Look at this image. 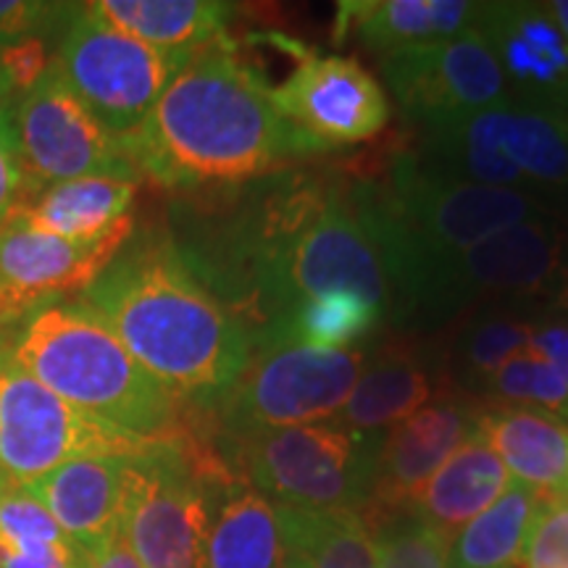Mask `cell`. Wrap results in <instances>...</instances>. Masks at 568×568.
<instances>
[{
	"instance_id": "obj_1",
	"label": "cell",
	"mask_w": 568,
	"mask_h": 568,
	"mask_svg": "<svg viewBox=\"0 0 568 568\" xmlns=\"http://www.w3.org/2000/svg\"><path fill=\"white\" fill-rule=\"evenodd\" d=\"M219 282L251 335L311 297L351 290L393 316V268L358 169H287L272 174L226 219Z\"/></svg>"
},
{
	"instance_id": "obj_2",
	"label": "cell",
	"mask_w": 568,
	"mask_h": 568,
	"mask_svg": "<svg viewBox=\"0 0 568 568\" xmlns=\"http://www.w3.org/2000/svg\"><path fill=\"white\" fill-rule=\"evenodd\" d=\"M124 142L140 180L166 190L234 187L326 153L274 109L230 34L190 55Z\"/></svg>"
},
{
	"instance_id": "obj_3",
	"label": "cell",
	"mask_w": 568,
	"mask_h": 568,
	"mask_svg": "<svg viewBox=\"0 0 568 568\" xmlns=\"http://www.w3.org/2000/svg\"><path fill=\"white\" fill-rule=\"evenodd\" d=\"M80 301L184 406L211 408L251 361V329L169 240L124 245Z\"/></svg>"
},
{
	"instance_id": "obj_4",
	"label": "cell",
	"mask_w": 568,
	"mask_h": 568,
	"mask_svg": "<svg viewBox=\"0 0 568 568\" xmlns=\"http://www.w3.org/2000/svg\"><path fill=\"white\" fill-rule=\"evenodd\" d=\"M48 389L98 422L145 439L190 437L184 403L142 368L95 311L77 301L27 311L0 343Z\"/></svg>"
},
{
	"instance_id": "obj_5",
	"label": "cell",
	"mask_w": 568,
	"mask_h": 568,
	"mask_svg": "<svg viewBox=\"0 0 568 568\" xmlns=\"http://www.w3.org/2000/svg\"><path fill=\"white\" fill-rule=\"evenodd\" d=\"M364 176L393 268V324L416 274L432 261L466 251L514 224L550 216L537 193L447 180L422 166L410 151L389 155L382 172Z\"/></svg>"
},
{
	"instance_id": "obj_6",
	"label": "cell",
	"mask_w": 568,
	"mask_h": 568,
	"mask_svg": "<svg viewBox=\"0 0 568 568\" xmlns=\"http://www.w3.org/2000/svg\"><path fill=\"white\" fill-rule=\"evenodd\" d=\"M468 305L568 308V234L552 216L531 219L432 261L408 287L395 324H439Z\"/></svg>"
},
{
	"instance_id": "obj_7",
	"label": "cell",
	"mask_w": 568,
	"mask_h": 568,
	"mask_svg": "<svg viewBox=\"0 0 568 568\" xmlns=\"http://www.w3.org/2000/svg\"><path fill=\"white\" fill-rule=\"evenodd\" d=\"M382 435H364L337 418L219 439L216 456L234 477L274 506L366 510Z\"/></svg>"
},
{
	"instance_id": "obj_8",
	"label": "cell",
	"mask_w": 568,
	"mask_h": 568,
	"mask_svg": "<svg viewBox=\"0 0 568 568\" xmlns=\"http://www.w3.org/2000/svg\"><path fill=\"white\" fill-rule=\"evenodd\" d=\"M230 471L193 437L163 439L126 464L122 539L142 568H209L211 481Z\"/></svg>"
},
{
	"instance_id": "obj_9",
	"label": "cell",
	"mask_w": 568,
	"mask_h": 568,
	"mask_svg": "<svg viewBox=\"0 0 568 568\" xmlns=\"http://www.w3.org/2000/svg\"><path fill=\"white\" fill-rule=\"evenodd\" d=\"M368 351H311L290 343H253L251 361L213 403L219 439L332 422L345 408Z\"/></svg>"
},
{
	"instance_id": "obj_10",
	"label": "cell",
	"mask_w": 568,
	"mask_h": 568,
	"mask_svg": "<svg viewBox=\"0 0 568 568\" xmlns=\"http://www.w3.org/2000/svg\"><path fill=\"white\" fill-rule=\"evenodd\" d=\"M163 439L98 422L48 389L0 347V471L30 485L77 458H134Z\"/></svg>"
},
{
	"instance_id": "obj_11",
	"label": "cell",
	"mask_w": 568,
	"mask_h": 568,
	"mask_svg": "<svg viewBox=\"0 0 568 568\" xmlns=\"http://www.w3.org/2000/svg\"><path fill=\"white\" fill-rule=\"evenodd\" d=\"M51 61L105 130L130 138L190 55L155 51L105 24L84 3L69 13L61 48Z\"/></svg>"
},
{
	"instance_id": "obj_12",
	"label": "cell",
	"mask_w": 568,
	"mask_h": 568,
	"mask_svg": "<svg viewBox=\"0 0 568 568\" xmlns=\"http://www.w3.org/2000/svg\"><path fill=\"white\" fill-rule=\"evenodd\" d=\"M13 130L30 195L82 176L140 182L124 138L92 116L53 61L13 98Z\"/></svg>"
},
{
	"instance_id": "obj_13",
	"label": "cell",
	"mask_w": 568,
	"mask_h": 568,
	"mask_svg": "<svg viewBox=\"0 0 568 568\" xmlns=\"http://www.w3.org/2000/svg\"><path fill=\"white\" fill-rule=\"evenodd\" d=\"M382 74L400 111L418 126L453 122L510 101L500 63L477 30L387 53Z\"/></svg>"
},
{
	"instance_id": "obj_14",
	"label": "cell",
	"mask_w": 568,
	"mask_h": 568,
	"mask_svg": "<svg viewBox=\"0 0 568 568\" xmlns=\"http://www.w3.org/2000/svg\"><path fill=\"white\" fill-rule=\"evenodd\" d=\"M274 109L322 151L366 142L389 122V98L353 55H314L272 90Z\"/></svg>"
},
{
	"instance_id": "obj_15",
	"label": "cell",
	"mask_w": 568,
	"mask_h": 568,
	"mask_svg": "<svg viewBox=\"0 0 568 568\" xmlns=\"http://www.w3.org/2000/svg\"><path fill=\"white\" fill-rule=\"evenodd\" d=\"M132 230L134 216H126L95 240H67L34 230L11 213L0 224V293L13 316L61 295H82L122 253Z\"/></svg>"
},
{
	"instance_id": "obj_16",
	"label": "cell",
	"mask_w": 568,
	"mask_h": 568,
	"mask_svg": "<svg viewBox=\"0 0 568 568\" xmlns=\"http://www.w3.org/2000/svg\"><path fill=\"white\" fill-rule=\"evenodd\" d=\"M481 403L466 395H443L382 435L376 450L372 497L364 514L372 524L406 514L432 474L460 445L477 437Z\"/></svg>"
},
{
	"instance_id": "obj_17",
	"label": "cell",
	"mask_w": 568,
	"mask_h": 568,
	"mask_svg": "<svg viewBox=\"0 0 568 568\" xmlns=\"http://www.w3.org/2000/svg\"><path fill=\"white\" fill-rule=\"evenodd\" d=\"M474 30L493 48L510 98L568 111V38L548 3H481Z\"/></svg>"
},
{
	"instance_id": "obj_18",
	"label": "cell",
	"mask_w": 568,
	"mask_h": 568,
	"mask_svg": "<svg viewBox=\"0 0 568 568\" xmlns=\"http://www.w3.org/2000/svg\"><path fill=\"white\" fill-rule=\"evenodd\" d=\"M126 464L130 458L122 456L77 458L27 487L55 518L63 535L88 556H95L122 537Z\"/></svg>"
},
{
	"instance_id": "obj_19",
	"label": "cell",
	"mask_w": 568,
	"mask_h": 568,
	"mask_svg": "<svg viewBox=\"0 0 568 568\" xmlns=\"http://www.w3.org/2000/svg\"><path fill=\"white\" fill-rule=\"evenodd\" d=\"M443 368L426 361V353L406 343L368 351L366 366L355 382L337 422L364 435H385L389 426L443 397Z\"/></svg>"
},
{
	"instance_id": "obj_20",
	"label": "cell",
	"mask_w": 568,
	"mask_h": 568,
	"mask_svg": "<svg viewBox=\"0 0 568 568\" xmlns=\"http://www.w3.org/2000/svg\"><path fill=\"white\" fill-rule=\"evenodd\" d=\"M479 437L518 485L542 500H568V424L558 416L535 408L485 406Z\"/></svg>"
},
{
	"instance_id": "obj_21",
	"label": "cell",
	"mask_w": 568,
	"mask_h": 568,
	"mask_svg": "<svg viewBox=\"0 0 568 568\" xmlns=\"http://www.w3.org/2000/svg\"><path fill=\"white\" fill-rule=\"evenodd\" d=\"M481 3L466 0H355L339 3L335 40L355 38L374 53L458 38L474 30Z\"/></svg>"
},
{
	"instance_id": "obj_22",
	"label": "cell",
	"mask_w": 568,
	"mask_h": 568,
	"mask_svg": "<svg viewBox=\"0 0 568 568\" xmlns=\"http://www.w3.org/2000/svg\"><path fill=\"white\" fill-rule=\"evenodd\" d=\"M284 556L280 508L232 471L213 479L205 566L280 568Z\"/></svg>"
},
{
	"instance_id": "obj_23",
	"label": "cell",
	"mask_w": 568,
	"mask_h": 568,
	"mask_svg": "<svg viewBox=\"0 0 568 568\" xmlns=\"http://www.w3.org/2000/svg\"><path fill=\"white\" fill-rule=\"evenodd\" d=\"M514 485L508 468L485 439L471 437L418 489L406 514L453 542V537L500 500Z\"/></svg>"
},
{
	"instance_id": "obj_24",
	"label": "cell",
	"mask_w": 568,
	"mask_h": 568,
	"mask_svg": "<svg viewBox=\"0 0 568 568\" xmlns=\"http://www.w3.org/2000/svg\"><path fill=\"white\" fill-rule=\"evenodd\" d=\"M88 9L119 32L176 55L224 38L234 17V6L219 0H95Z\"/></svg>"
},
{
	"instance_id": "obj_25",
	"label": "cell",
	"mask_w": 568,
	"mask_h": 568,
	"mask_svg": "<svg viewBox=\"0 0 568 568\" xmlns=\"http://www.w3.org/2000/svg\"><path fill=\"white\" fill-rule=\"evenodd\" d=\"M138 187L122 176H82L30 195L13 216L67 240H95L132 216Z\"/></svg>"
},
{
	"instance_id": "obj_26",
	"label": "cell",
	"mask_w": 568,
	"mask_h": 568,
	"mask_svg": "<svg viewBox=\"0 0 568 568\" xmlns=\"http://www.w3.org/2000/svg\"><path fill=\"white\" fill-rule=\"evenodd\" d=\"M542 316L545 311L516 305H485L474 311L447 345L443 368L447 385L456 387V395L477 397L497 368L527 351Z\"/></svg>"
},
{
	"instance_id": "obj_27",
	"label": "cell",
	"mask_w": 568,
	"mask_h": 568,
	"mask_svg": "<svg viewBox=\"0 0 568 568\" xmlns=\"http://www.w3.org/2000/svg\"><path fill=\"white\" fill-rule=\"evenodd\" d=\"M495 140L531 193L568 190V111L510 101L493 109Z\"/></svg>"
},
{
	"instance_id": "obj_28",
	"label": "cell",
	"mask_w": 568,
	"mask_h": 568,
	"mask_svg": "<svg viewBox=\"0 0 568 568\" xmlns=\"http://www.w3.org/2000/svg\"><path fill=\"white\" fill-rule=\"evenodd\" d=\"M90 556L63 535L32 489L0 471V568H88Z\"/></svg>"
},
{
	"instance_id": "obj_29",
	"label": "cell",
	"mask_w": 568,
	"mask_h": 568,
	"mask_svg": "<svg viewBox=\"0 0 568 568\" xmlns=\"http://www.w3.org/2000/svg\"><path fill=\"white\" fill-rule=\"evenodd\" d=\"M276 508L284 550L303 568H376V529L364 510Z\"/></svg>"
},
{
	"instance_id": "obj_30",
	"label": "cell",
	"mask_w": 568,
	"mask_h": 568,
	"mask_svg": "<svg viewBox=\"0 0 568 568\" xmlns=\"http://www.w3.org/2000/svg\"><path fill=\"white\" fill-rule=\"evenodd\" d=\"M387 322L385 311L364 295L335 290L295 305L287 316L258 332L253 343H290L311 351H353Z\"/></svg>"
},
{
	"instance_id": "obj_31",
	"label": "cell",
	"mask_w": 568,
	"mask_h": 568,
	"mask_svg": "<svg viewBox=\"0 0 568 568\" xmlns=\"http://www.w3.org/2000/svg\"><path fill=\"white\" fill-rule=\"evenodd\" d=\"M542 497L514 481L450 542V568H518Z\"/></svg>"
},
{
	"instance_id": "obj_32",
	"label": "cell",
	"mask_w": 568,
	"mask_h": 568,
	"mask_svg": "<svg viewBox=\"0 0 568 568\" xmlns=\"http://www.w3.org/2000/svg\"><path fill=\"white\" fill-rule=\"evenodd\" d=\"M481 406H518L548 410L568 424V385L558 368L535 351H521L497 368L493 379L479 389Z\"/></svg>"
},
{
	"instance_id": "obj_33",
	"label": "cell",
	"mask_w": 568,
	"mask_h": 568,
	"mask_svg": "<svg viewBox=\"0 0 568 568\" xmlns=\"http://www.w3.org/2000/svg\"><path fill=\"white\" fill-rule=\"evenodd\" d=\"M376 529V568H450V539L418 518H382Z\"/></svg>"
},
{
	"instance_id": "obj_34",
	"label": "cell",
	"mask_w": 568,
	"mask_h": 568,
	"mask_svg": "<svg viewBox=\"0 0 568 568\" xmlns=\"http://www.w3.org/2000/svg\"><path fill=\"white\" fill-rule=\"evenodd\" d=\"M518 568H568V500H542Z\"/></svg>"
},
{
	"instance_id": "obj_35",
	"label": "cell",
	"mask_w": 568,
	"mask_h": 568,
	"mask_svg": "<svg viewBox=\"0 0 568 568\" xmlns=\"http://www.w3.org/2000/svg\"><path fill=\"white\" fill-rule=\"evenodd\" d=\"M69 9L71 6L42 0H0V48L30 45Z\"/></svg>"
},
{
	"instance_id": "obj_36",
	"label": "cell",
	"mask_w": 568,
	"mask_h": 568,
	"mask_svg": "<svg viewBox=\"0 0 568 568\" xmlns=\"http://www.w3.org/2000/svg\"><path fill=\"white\" fill-rule=\"evenodd\" d=\"M30 197L13 130V101L0 105V224Z\"/></svg>"
},
{
	"instance_id": "obj_37",
	"label": "cell",
	"mask_w": 568,
	"mask_h": 568,
	"mask_svg": "<svg viewBox=\"0 0 568 568\" xmlns=\"http://www.w3.org/2000/svg\"><path fill=\"white\" fill-rule=\"evenodd\" d=\"M527 347L542 355L545 361H550L568 385V318L545 314L539 318L535 335H531Z\"/></svg>"
},
{
	"instance_id": "obj_38",
	"label": "cell",
	"mask_w": 568,
	"mask_h": 568,
	"mask_svg": "<svg viewBox=\"0 0 568 568\" xmlns=\"http://www.w3.org/2000/svg\"><path fill=\"white\" fill-rule=\"evenodd\" d=\"M21 74H30V69L24 67V61H19L17 51H13V48H0V105L13 101V92L19 88H27L24 77ZM30 80H34L32 74Z\"/></svg>"
},
{
	"instance_id": "obj_39",
	"label": "cell",
	"mask_w": 568,
	"mask_h": 568,
	"mask_svg": "<svg viewBox=\"0 0 568 568\" xmlns=\"http://www.w3.org/2000/svg\"><path fill=\"white\" fill-rule=\"evenodd\" d=\"M88 568H142L140 560L134 558L130 545L122 537L113 539L111 545H105L101 552L90 556Z\"/></svg>"
},
{
	"instance_id": "obj_40",
	"label": "cell",
	"mask_w": 568,
	"mask_h": 568,
	"mask_svg": "<svg viewBox=\"0 0 568 568\" xmlns=\"http://www.w3.org/2000/svg\"><path fill=\"white\" fill-rule=\"evenodd\" d=\"M548 9L552 17H556L560 30H564V34L568 38V0H552V3H548Z\"/></svg>"
},
{
	"instance_id": "obj_41",
	"label": "cell",
	"mask_w": 568,
	"mask_h": 568,
	"mask_svg": "<svg viewBox=\"0 0 568 568\" xmlns=\"http://www.w3.org/2000/svg\"><path fill=\"white\" fill-rule=\"evenodd\" d=\"M11 316H13V311L9 308V303H6L3 293H0V324H3L6 318H11Z\"/></svg>"
},
{
	"instance_id": "obj_42",
	"label": "cell",
	"mask_w": 568,
	"mask_h": 568,
	"mask_svg": "<svg viewBox=\"0 0 568 568\" xmlns=\"http://www.w3.org/2000/svg\"><path fill=\"white\" fill-rule=\"evenodd\" d=\"M280 568H303V564H301V560H297L295 556H290V552H287V556H284V560H282V566Z\"/></svg>"
}]
</instances>
